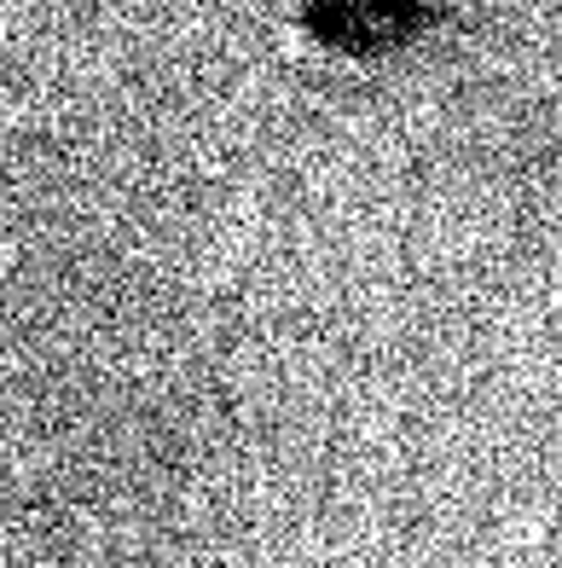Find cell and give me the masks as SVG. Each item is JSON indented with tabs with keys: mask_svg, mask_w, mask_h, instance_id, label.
<instances>
[{
	"mask_svg": "<svg viewBox=\"0 0 562 568\" xmlns=\"http://www.w3.org/2000/svg\"><path fill=\"white\" fill-rule=\"evenodd\" d=\"M464 7V0H290V23L314 53L377 64L395 59Z\"/></svg>",
	"mask_w": 562,
	"mask_h": 568,
	"instance_id": "6da1fadb",
	"label": "cell"
}]
</instances>
